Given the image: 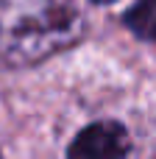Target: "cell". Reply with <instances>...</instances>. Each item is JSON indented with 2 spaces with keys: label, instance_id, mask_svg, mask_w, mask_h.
Returning <instances> with one entry per match:
<instances>
[{
  "label": "cell",
  "instance_id": "cell-5",
  "mask_svg": "<svg viewBox=\"0 0 156 159\" xmlns=\"http://www.w3.org/2000/svg\"><path fill=\"white\" fill-rule=\"evenodd\" d=\"M0 159H3V154H0Z\"/></svg>",
  "mask_w": 156,
  "mask_h": 159
},
{
  "label": "cell",
  "instance_id": "cell-3",
  "mask_svg": "<svg viewBox=\"0 0 156 159\" xmlns=\"http://www.w3.org/2000/svg\"><path fill=\"white\" fill-rule=\"evenodd\" d=\"M123 20L134 36L145 42H156V0H137Z\"/></svg>",
  "mask_w": 156,
  "mask_h": 159
},
{
  "label": "cell",
  "instance_id": "cell-2",
  "mask_svg": "<svg viewBox=\"0 0 156 159\" xmlns=\"http://www.w3.org/2000/svg\"><path fill=\"white\" fill-rule=\"evenodd\" d=\"M128 154V131L114 120H98L78 131L67 159H123Z\"/></svg>",
  "mask_w": 156,
  "mask_h": 159
},
{
  "label": "cell",
  "instance_id": "cell-4",
  "mask_svg": "<svg viewBox=\"0 0 156 159\" xmlns=\"http://www.w3.org/2000/svg\"><path fill=\"white\" fill-rule=\"evenodd\" d=\"M95 3H100V6H106V3H114V0H95Z\"/></svg>",
  "mask_w": 156,
  "mask_h": 159
},
{
  "label": "cell",
  "instance_id": "cell-1",
  "mask_svg": "<svg viewBox=\"0 0 156 159\" xmlns=\"http://www.w3.org/2000/svg\"><path fill=\"white\" fill-rule=\"evenodd\" d=\"M84 31L78 0H0V67H33L81 42Z\"/></svg>",
  "mask_w": 156,
  "mask_h": 159
}]
</instances>
